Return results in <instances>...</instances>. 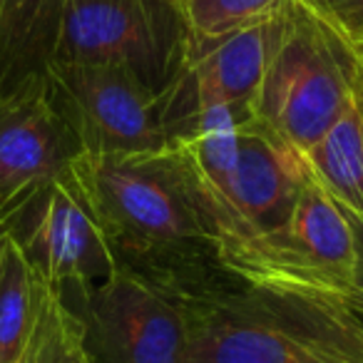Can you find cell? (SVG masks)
Returning a JSON list of instances; mask_svg holds the SVG:
<instances>
[{
    "label": "cell",
    "instance_id": "cell-15",
    "mask_svg": "<svg viewBox=\"0 0 363 363\" xmlns=\"http://www.w3.org/2000/svg\"><path fill=\"white\" fill-rule=\"evenodd\" d=\"M18 363H92L82 323L55 286L38 279V306Z\"/></svg>",
    "mask_w": 363,
    "mask_h": 363
},
{
    "label": "cell",
    "instance_id": "cell-6",
    "mask_svg": "<svg viewBox=\"0 0 363 363\" xmlns=\"http://www.w3.org/2000/svg\"><path fill=\"white\" fill-rule=\"evenodd\" d=\"M85 333L92 363H179L189 333L184 303L117 269L85 294L62 296Z\"/></svg>",
    "mask_w": 363,
    "mask_h": 363
},
{
    "label": "cell",
    "instance_id": "cell-12",
    "mask_svg": "<svg viewBox=\"0 0 363 363\" xmlns=\"http://www.w3.org/2000/svg\"><path fill=\"white\" fill-rule=\"evenodd\" d=\"M67 0H0V97L48 77Z\"/></svg>",
    "mask_w": 363,
    "mask_h": 363
},
{
    "label": "cell",
    "instance_id": "cell-19",
    "mask_svg": "<svg viewBox=\"0 0 363 363\" xmlns=\"http://www.w3.org/2000/svg\"><path fill=\"white\" fill-rule=\"evenodd\" d=\"M45 187H30V189H23V192L13 194V197H0V249L6 244V239L11 234H18L26 222L28 212H30L33 202H35L38 192Z\"/></svg>",
    "mask_w": 363,
    "mask_h": 363
},
{
    "label": "cell",
    "instance_id": "cell-2",
    "mask_svg": "<svg viewBox=\"0 0 363 363\" xmlns=\"http://www.w3.org/2000/svg\"><path fill=\"white\" fill-rule=\"evenodd\" d=\"M353 85L356 55L351 43L303 0H289L277 16L252 120L303 157L353 100Z\"/></svg>",
    "mask_w": 363,
    "mask_h": 363
},
{
    "label": "cell",
    "instance_id": "cell-16",
    "mask_svg": "<svg viewBox=\"0 0 363 363\" xmlns=\"http://www.w3.org/2000/svg\"><path fill=\"white\" fill-rule=\"evenodd\" d=\"M289 0H179L192 40H212L259 26L281 13Z\"/></svg>",
    "mask_w": 363,
    "mask_h": 363
},
{
    "label": "cell",
    "instance_id": "cell-20",
    "mask_svg": "<svg viewBox=\"0 0 363 363\" xmlns=\"http://www.w3.org/2000/svg\"><path fill=\"white\" fill-rule=\"evenodd\" d=\"M338 306H343V308H348V311L353 313L356 318H361L363 321V289H358L356 294H353L348 301H343V303H338Z\"/></svg>",
    "mask_w": 363,
    "mask_h": 363
},
{
    "label": "cell",
    "instance_id": "cell-22",
    "mask_svg": "<svg viewBox=\"0 0 363 363\" xmlns=\"http://www.w3.org/2000/svg\"><path fill=\"white\" fill-rule=\"evenodd\" d=\"M356 100H358V107H361V115H363V72H361V67H358V62H356Z\"/></svg>",
    "mask_w": 363,
    "mask_h": 363
},
{
    "label": "cell",
    "instance_id": "cell-9",
    "mask_svg": "<svg viewBox=\"0 0 363 363\" xmlns=\"http://www.w3.org/2000/svg\"><path fill=\"white\" fill-rule=\"evenodd\" d=\"M296 150L257 120L239 125V157L227 192L212 214L219 249L281 227L306 182Z\"/></svg>",
    "mask_w": 363,
    "mask_h": 363
},
{
    "label": "cell",
    "instance_id": "cell-21",
    "mask_svg": "<svg viewBox=\"0 0 363 363\" xmlns=\"http://www.w3.org/2000/svg\"><path fill=\"white\" fill-rule=\"evenodd\" d=\"M353 224V222H351ZM353 232H356V242H358V257H361V267H358V284L363 289V227L353 224Z\"/></svg>",
    "mask_w": 363,
    "mask_h": 363
},
{
    "label": "cell",
    "instance_id": "cell-13",
    "mask_svg": "<svg viewBox=\"0 0 363 363\" xmlns=\"http://www.w3.org/2000/svg\"><path fill=\"white\" fill-rule=\"evenodd\" d=\"M303 164L346 217L363 227V115L356 87L331 130L303 155Z\"/></svg>",
    "mask_w": 363,
    "mask_h": 363
},
{
    "label": "cell",
    "instance_id": "cell-17",
    "mask_svg": "<svg viewBox=\"0 0 363 363\" xmlns=\"http://www.w3.org/2000/svg\"><path fill=\"white\" fill-rule=\"evenodd\" d=\"M348 43L363 40V0H303Z\"/></svg>",
    "mask_w": 363,
    "mask_h": 363
},
{
    "label": "cell",
    "instance_id": "cell-1",
    "mask_svg": "<svg viewBox=\"0 0 363 363\" xmlns=\"http://www.w3.org/2000/svg\"><path fill=\"white\" fill-rule=\"evenodd\" d=\"M67 172L117 269L174 296L189 316L249 286L224 264L202 194L174 152H82Z\"/></svg>",
    "mask_w": 363,
    "mask_h": 363
},
{
    "label": "cell",
    "instance_id": "cell-8",
    "mask_svg": "<svg viewBox=\"0 0 363 363\" xmlns=\"http://www.w3.org/2000/svg\"><path fill=\"white\" fill-rule=\"evenodd\" d=\"M16 239L35 277L62 296L90 291L117 272L105 234L67 169L38 192Z\"/></svg>",
    "mask_w": 363,
    "mask_h": 363
},
{
    "label": "cell",
    "instance_id": "cell-14",
    "mask_svg": "<svg viewBox=\"0 0 363 363\" xmlns=\"http://www.w3.org/2000/svg\"><path fill=\"white\" fill-rule=\"evenodd\" d=\"M38 306V277L16 234L0 249V363H18Z\"/></svg>",
    "mask_w": 363,
    "mask_h": 363
},
{
    "label": "cell",
    "instance_id": "cell-10",
    "mask_svg": "<svg viewBox=\"0 0 363 363\" xmlns=\"http://www.w3.org/2000/svg\"><path fill=\"white\" fill-rule=\"evenodd\" d=\"M80 155V142L52 105L45 80L0 97V197L48 184Z\"/></svg>",
    "mask_w": 363,
    "mask_h": 363
},
{
    "label": "cell",
    "instance_id": "cell-7",
    "mask_svg": "<svg viewBox=\"0 0 363 363\" xmlns=\"http://www.w3.org/2000/svg\"><path fill=\"white\" fill-rule=\"evenodd\" d=\"M316 348L298 298L247 286L189 316L179 363H298Z\"/></svg>",
    "mask_w": 363,
    "mask_h": 363
},
{
    "label": "cell",
    "instance_id": "cell-3",
    "mask_svg": "<svg viewBox=\"0 0 363 363\" xmlns=\"http://www.w3.org/2000/svg\"><path fill=\"white\" fill-rule=\"evenodd\" d=\"M219 252L244 284L262 291L343 303L361 289L351 219L311 174L281 227L239 239Z\"/></svg>",
    "mask_w": 363,
    "mask_h": 363
},
{
    "label": "cell",
    "instance_id": "cell-18",
    "mask_svg": "<svg viewBox=\"0 0 363 363\" xmlns=\"http://www.w3.org/2000/svg\"><path fill=\"white\" fill-rule=\"evenodd\" d=\"M298 301L303 303V311H306L308 321H311L313 331H316V336H318V348L313 353H308V356L303 358V361H298V363H356L341 346H338L336 341H333L331 336H328L326 326H323L321 311H318L316 303L306 301V298H298Z\"/></svg>",
    "mask_w": 363,
    "mask_h": 363
},
{
    "label": "cell",
    "instance_id": "cell-11",
    "mask_svg": "<svg viewBox=\"0 0 363 363\" xmlns=\"http://www.w3.org/2000/svg\"><path fill=\"white\" fill-rule=\"evenodd\" d=\"M274 28L277 18L212 40L189 38L177 82L194 102H222L242 122L252 120V107L272 52Z\"/></svg>",
    "mask_w": 363,
    "mask_h": 363
},
{
    "label": "cell",
    "instance_id": "cell-5",
    "mask_svg": "<svg viewBox=\"0 0 363 363\" xmlns=\"http://www.w3.org/2000/svg\"><path fill=\"white\" fill-rule=\"evenodd\" d=\"M189 33L179 0H67L55 62L130 70L164 92L187 57Z\"/></svg>",
    "mask_w": 363,
    "mask_h": 363
},
{
    "label": "cell",
    "instance_id": "cell-4",
    "mask_svg": "<svg viewBox=\"0 0 363 363\" xmlns=\"http://www.w3.org/2000/svg\"><path fill=\"white\" fill-rule=\"evenodd\" d=\"M45 82L85 155H162L179 147L182 127L167 90H150L125 67L52 62Z\"/></svg>",
    "mask_w": 363,
    "mask_h": 363
},
{
    "label": "cell",
    "instance_id": "cell-23",
    "mask_svg": "<svg viewBox=\"0 0 363 363\" xmlns=\"http://www.w3.org/2000/svg\"><path fill=\"white\" fill-rule=\"evenodd\" d=\"M351 50H353V55H356L358 67H361V72H363V40L351 43Z\"/></svg>",
    "mask_w": 363,
    "mask_h": 363
}]
</instances>
